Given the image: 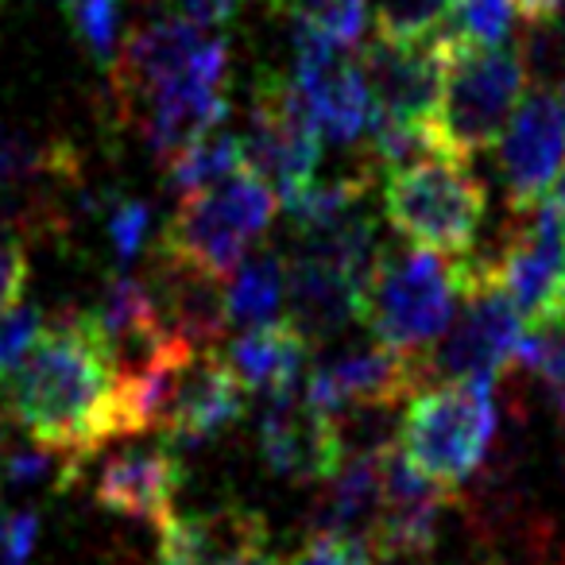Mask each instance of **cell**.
Wrapping results in <instances>:
<instances>
[{"instance_id": "1", "label": "cell", "mask_w": 565, "mask_h": 565, "mask_svg": "<svg viewBox=\"0 0 565 565\" xmlns=\"http://www.w3.org/2000/svg\"><path fill=\"white\" fill-rule=\"evenodd\" d=\"M120 356L89 315L43 326L35 345L9 376L17 426L47 454L82 465L120 441Z\"/></svg>"}, {"instance_id": "2", "label": "cell", "mask_w": 565, "mask_h": 565, "mask_svg": "<svg viewBox=\"0 0 565 565\" xmlns=\"http://www.w3.org/2000/svg\"><path fill=\"white\" fill-rule=\"evenodd\" d=\"M446 78H441L438 113L426 128L430 151L472 159L492 151L508 120L523 105L531 86V63L515 47H469L446 43Z\"/></svg>"}, {"instance_id": "3", "label": "cell", "mask_w": 565, "mask_h": 565, "mask_svg": "<svg viewBox=\"0 0 565 565\" xmlns=\"http://www.w3.org/2000/svg\"><path fill=\"white\" fill-rule=\"evenodd\" d=\"M488 210V190L469 171V159L446 151H418L415 159L384 171L387 225L434 256H469Z\"/></svg>"}, {"instance_id": "4", "label": "cell", "mask_w": 565, "mask_h": 565, "mask_svg": "<svg viewBox=\"0 0 565 565\" xmlns=\"http://www.w3.org/2000/svg\"><path fill=\"white\" fill-rule=\"evenodd\" d=\"M275 202V190L252 167L213 186L179 194V210L159 236V259L210 279H225L248 256L252 241L267 233Z\"/></svg>"}, {"instance_id": "5", "label": "cell", "mask_w": 565, "mask_h": 565, "mask_svg": "<svg viewBox=\"0 0 565 565\" xmlns=\"http://www.w3.org/2000/svg\"><path fill=\"white\" fill-rule=\"evenodd\" d=\"M495 441L492 384L449 380L411 395L399 423V454L441 488L469 480Z\"/></svg>"}, {"instance_id": "6", "label": "cell", "mask_w": 565, "mask_h": 565, "mask_svg": "<svg viewBox=\"0 0 565 565\" xmlns=\"http://www.w3.org/2000/svg\"><path fill=\"white\" fill-rule=\"evenodd\" d=\"M457 299L461 291L449 259L426 248L380 252L356 318L380 345L423 356L454 322Z\"/></svg>"}, {"instance_id": "7", "label": "cell", "mask_w": 565, "mask_h": 565, "mask_svg": "<svg viewBox=\"0 0 565 565\" xmlns=\"http://www.w3.org/2000/svg\"><path fill=\"white\" fill-rule=\"evenodd\" d=\"M454 275L465 310L423 353L426 384H449V380L495 384V376L515 364V349L519 338H523V315L495 282H488L472 267L469 256L457 259Z\"/></svg>"}, {"instance_id": "8", "label": "cell", "mask_w": 565, "mask_h": 565, "mask_svg": "<svg viewBox=\"0 0 565 565\" xmlns=\"http://www.w3.org/2000/svg\"><path fill=\"white\" fill-rule=\"evenodd\" d=\"M228 78V43L210 28L190 24L182 17L151 20L136 28L117 47L109 63V82L117 105H132L136 97L156 94L179 82H225Z\"/></svg>"}, {"instance_id": "9", "label": "cell", "mask_w": 565, "mask_h": 565, "mask_svg": "<svg viewBox=\"0 0 565 565\" xmlns=\"http://www.w3.org/2000/svg\"><path fill=\"white\" fill-rule=\"evenodd\" d=\"M244 140V156L248 167L267 179L279 202L295 198L318 179V163H322V132H318L315 117L302 105L295 82L279 78V74H264L252 94L248 113V132Z\"/></svg>"}, {"instance_id": "10", "label": "cell", "mask_w": 565, "mask_h": 565, "mask_svg": "<svg viewBox=\"0 0 565 565\" xmlns=\"http://www.w3.org/2000/svg\"><path fill=\"white\" fill-rule=\"evenodd\" d=\"M488 282H495L523 322L565 318V228L546 202L515 213V225L488 259H472Z\"/></svg>"}, {"instance_id": "11", "label": "cell", "mask_w": 565, "mask_h": 565, "mask_svg": "<svg viewBox=\"0 0 565 565\" xmlns=\"http://www.w3.org/2000/svg\"><path fill=\"white\" fill-rule=\"evenodd\" d=\"M356 63H361L372 97L369 125H387L426 140V128L438 113L441 78H446V47L438 35L423 43H399L376 35L361 47Z\"/></svg>"}, {"instance_id": "12", "label": "cell", "mask_w": 565, "mask_h": 565, "mask_svg": "<svg viewBox=\"0 0 565 565\" xmlns=\"http://www.w3.org/2000/svg\"><path fill=\"white\" fill-rule=\"evenodd\" d=\"M565 167V113L554 89L523 97L515 117L495 140V171L511 213H531L546 202L550 186Z\"/></svg>"}, {"instance_id": "13", "label": "cell", "mask_w": 565, "mask_h": 565, "mask_svg": "<svg viewBox=\"0 0 565 565\" xmlns=\"http://www.w3.org/2000/svg\"><path fill=\"white\" fill-rule=\"evenodd\" d=\"M82 167L71 143L35 140L0 120V233L43 228L58 217V198L78 182Z\"/></svg>"}, {"instance_id": "14", "label": "cell", "mask_w": 565, "mask_h": 565, "mask_svg": "<svg viewBox=\"0 0 565 565\" xmlns=\"http://www.w3.org/2000/svg\"><path fill=\"white\" fill-rule=\"evenodd\" d=\"M426 387L423 356L392 345H364L322 361L307 380V399L330 415L345 411H395Z\"/></svg>"}, {"instance_id": "15", "label": "cell", "mask_w": 565, "mask_h": 565, "mask_svg": "<svg viewBox=\"0 0 565 565\" xmlns=\"http://www.w3.org/2000/svg\"><path fill=\"white\" fill-rule=\"evenodd\" d=\"M295 89L302 105L315 117L318 132H326L338 143H353L369 132L372 97L369 82L356 58L345 55V47H333L315 35L295 32Z\"/></svg>"}, {"instance_id": "16", "label": "cell", "mask_w": 565, "mask_h": 565, "mask_svg": "<svg viewBox=\"0 0 565 565\" xmlns=\"http://www.w3.org/2000/svg\"><path fill=\"white\" fill-rule=\"evenodd\" d=\"M259 449L271 472L299 484L330 480L345 461L338 418L310 403L307 395H279L267 399L264 423H259Z\"/></svg>"}, {"instance_id": "17", "label": "cell", "mask_w": 565, "mask_h": 565, "mask_svg": "<svg viewBox=\"0 0 565 565\" xmlns=\"http://www.w3.org/2000/svg\"><path fill=\"white\" fill-rule=\"evenodd\" d=\"M244 399H248V392L236 380L233 364L225 356L202 349L182 369L159 430L174 446H202V441H210L213 434H221L244 415Z\"/></svg>"}, {"instance_id": "18", "label": "cell", "mask_w": 565, "mask_h": 565, "mask_svg": "<svg viewBox=\"0 0 565 565\" xmlns=\"http://www.w3.org/2000/svg\"><path fill=\"white\" fill-rule=\"evenodd\" d=\"M182 488V469L171 446H132L113 454L97 472L94 495L113 515L136 523L167 526L174 519V495Z\"/></svg>"}, {"instance_id": "19", "label": "cell", "mask_w": 565, "mask_h": 565, "mask_svg": "<svg viewBox=\"0 0 565 565\" xmlns=\"http://www.w3.org/2000/svg\"><path fill=\"white\" fill-rule=\"evenodd\" d=\"M120 113L128 120H136L140 140L151 148V156L159 163H171L182 148L210 136L228 117L225 82H179V86H163L156 94L136 97Z\"/></svg>"}, {"instance_id": "20", "label": "cell", "mask_w": 565, "mask_h": 565, "mask_svg": "<svg viewBox=\"0 0 565 565\" xmlns=\"http://www.w3.org/2000/svg\"><path fill=\"white\" fill-rule=\"evenodd\" d=\"M264 554L267 523L244 508L174 515L159 526V565H256Z\"/></svg>"}, {"instance_id": "21", "label": "cell", "mask_w": 565, "mask_h": 565, "mask_svg": "<svg viewBox=\"0 0 565 565\" xmlns=\"http://www.w3.org/2000/svg\"><path fill=\"white\" fill-rule=\"evenodd\" d=\"M287 264V299H291V322L310 341L338 333L361 315L369 275L322 256V252L295 248Z\"/></svg>"}, {"instance_id": "22", "label": "cell", "mask_w": 565, "mask_h": 565, "mask_svg": "<svg viewBox=\"0 0 565 565\" xmlns=\"http://www.w3.org/2000/svg\"><path fill=\"white\" fill-rule=\"evenodd\" d=\"M225 361L233 364L244 392H259L264 399H279V395L295 392L302 384V372H307L310 361V338L291 318L287 322L275 318V322L248 326L244 333H236Z\"/></svg>"}, {"instance_id": "23", "label": "cell", "mask_w": 565, "mask_h": 565, "mask_svg": "<svg viewBox=\"0 0 565 565\" xmlns=\"http://www.w3.org/2000/svg\"><path fill=\"white\" fill-rule=\"evenodd\" d=\"M89 318H94L97 330L105 333V341L117 349L120 364L140 361V356H148L156 345H163L167 338H179V333L167 330L156 291L128 271H113V279L105 282L102 299H97Z\"/></svg>"}, {"instance_id": "24", "label": "cell", "mask_w": 565, "mask_h": 565, "mask_svg": "<svg viewBox=\"0 0 565 565\" xmlns=\"http://www.w3.org/2000/svg\"><path fill=\"white\" fill-rule=\"evenodd\" d=\"M395 446V441H392ZM361 449V454H345L330 480H326V495L315 511V531H338L364 539L376 519L380 508V488H384V461L387 449Z\"/></svg>"}, {"instance_id": "25", "label": "cell", "mask_w": 565, "mask_h": 565, "mask_svg": "<svg viewBox=\"0 0 565 565\" xmlns=\"http://www.w3.org/2000/svg\"><path fill=\"white\" fill-rule=\"evenodd\" d=\"M287 295V264L279 252H256L244 256L241 267L233 271V282L225 287V310L228 322L236 326H264L275 322Z\"/></svg>"}, {"instance_id": "26", "label": "cell", "mask_w": 565, "mask_h": 565, "mask_svg": "<svg viewBox=\"0 0 565 565\" xmlns=\"http://www.w3.org/2000/svg\"><path fill=\"white\" fill-rule=\"evenodd\" d=\"M248 167V156H244V140L233 132H221L213 128L210 136L194 140L190 148H182L179 156L167 163V179L179 194H190V190L213 186V182L228 179V174L244 171Z\"/></svg>"}, {"instance_id": "27", "label": "cell", "mask_w": 565, "mask_h": 565, "mask_svg": "<svg viewBox=\"0 0 565 565\" xmlns=\"http://www.w3.org/2000/svg\"><path fill=\"white\" fill-rule=\"evenodd\" d=\"M275 4L295 24V32L315 35L333 47L361 43L369 20V0H275Z\"/></svg>"}, {"instance_id": "28", "label": "cell", "mask_w": 565, "mask_h": 565, "mask_svg": "<svg viewBox=\"0 0 565 565\" xmlns=\"http://www.w3.org/2000/svg\"><path fill=\"white\" fill-rule=\"evenodd\" d=\"M515 17H523L519 0H454L438 40L469 43V47H495V43H503L511 35Z\"/></svg>"}, {"instance_id": "29", "label": "cell", "mask_w": 565, "mask_h": 565, "mask_svg": "<svg viewBox=\"0 0 565 565\" xmlns=\"http://www.w3.org/2000/svg\"><path fill=\"white\" fill-rule=\"evenodd\" d=\"M515 364L523 372H531L554 403L565 399V318L554 322H526L523 338L515 349Z\"/></svg>"}, {"instance_id": "30", "label": "cell", "mask_w": 565, "mask_h": 565, "mask_svg": "<svg viewBox=\"0 0 565 565\" xmlns=\"http://www.w3.org/2000/svg\"><path fill=\"white\" fill-rule=\"evenodd\" d=\"M454 0H376V35L399 43H423L441 35Z\"/></svg>"}, {"instance_id": "31", "label": "cell", "mask_w": 565, "mask_h": 565, "mask_svg": "<svg viewBox=\"0 0 565 565\" xmlns=\"http://www.w3.org/2000/svg\"><path fill=\"white\" fill-rule=\"evenodd\" d=\"M120 9H125V0H63V12L71 20L74 35L102 63H113V55H117Z\"/></svg>"}, {"instance_id": "32", "label": "cell", "mask_w": 565, "mask_h": 565, "mask_svg": "<svg viewBox=\"0 0 565 565\" xmlns=\"http://www.w3.org/2000/svg\"><path fill=\"white\" fill-rule=\"evenodd\" d=\"M40 333H43V315L35 307L17 302V307H9L0 315V380L12 376V369L24 361Z\"/></svg>"}, {"instance_id": "33", "label": "cell", "mask_w": 565, "mask_h": 565, "mask_svg": "<svg viewBox=\"0 0 565 565\" xmlns=\"http://www.w3.org/2000/svg\"><path fill=\"white\" fill-rule=\"evenodd\" d=\"M291 565H380L372 546L356 534H338V531H315L310 542L302 546V554Z\"/></svg>"}, {"instance_id": "34", "label": "cell", "mask_w": 565, "mask_h": 565, "mask_svg": "<svg viewBox=\"0 0 565 565\" xmlns=\"http://www.w3.org/2000/svg\"><path fill=\"white\" fill-rule=\"evenodd\" d=\"M148 225H151V210L143 202H136V198H117V202L109 205L105 228H109L113 252H117L120 264L140 256L143 241H148Z\"/></svg>"}, {"instance_id": "35", "label": "cell", "mask_w": 565, "mask_h": 565, "mask_svg": "<svg viewBox=\"0 0 565 565\" xmlns=\"http://www.w3.org/2000/svg\"><path fill=\"white\" fill-rule=\"evenodd\" d=\"M40 534L35 511H9L0 515V565H28V554Z\"/></svg>"}, {"instance_id": "36", "label": "cell", "mask_w": 565, "mask_h": 565, "mask_svg": "<svg viewBox=\"0 0 565 565\" xmlns=\"http://www.w3.org/2000/svg\"><path fill=\"white\" fill-rule=\"evenodd\" d=\"M28 287V252L12 233H0V315L24 299Z\"/></svg>"}, {"instance_id": "37", "label": "cell", "mask_w": 565, "mask_h": 565, "mask_svg": "<svg viewBox=\"0 0 565 565\" xmlns=\"http://www.w3.org/2000/svg\"><path fill=\"white\" fill-rule=\"evenodd\" d=\"M171 4V17H182L190 24L202 28H225L236 20L244 0H167Z\"/></svg>"}, {"instance_id": "38", "label": "cell", "mask_w": 565, "mask_h": 565, "mask_svg": "<svg viewBox=\"0 0 565 565\" xmlns=\"http://www.w3.org/2000/svg\"><path fill=\"white\" fill-rule=\"evenodd\" d=\"M565 9V0H519V12H523L526 24H546V20H554L557 12Z\"/></svg>"}, {"instance_id": "39", "label": "cell", "mask_w": 565, "mask_h": 565, "mask_svg": "<svg viewBox=\"0 0 565 565\" xmlns=\"http://www.w3.org/2000/svg\"><path fill=\"white\" fill-rule=\"evenodd\" d=\"M546 205L557 213V221H562V228H565V167H562V174H557V179H554V186H550Z\"/></svg>"}, {"instance_id": "40", "label": "cell", "mask_w": 565, "mask_h": 565, "mask_svg": "<svg viewBox=\"0 0 565 565\" xmlns=\"http://www.w3.org/2000/svg\"><path fill=\"white\" fill-rule=\"evenodd\" d=\"M256 565H291V562H282V557H275V554H264Z\"/></svg>"}, {"instance_id": "41", "label": "cell", "mask_w": 565, "mask_h": 565, "mask_svg": "<svg viewBox=\"0 0 565 565\" xmlns=\"http://www.w3.org/2000/svg\"><path fill=\"white\" fill-rule=\"evenodd\" d=\"M0 480H4V446H0Z\"/></svg>"}, {"instance_id": "42", "label": "cell", "mask_w": 565, "mask_h": 565, "mask_svg": "<svg viewBox=\"0 0 565 565\" xmlns=\"http://www.w3.org/2000/svg\"><path fill=\"white\" fill-rule=\"evenodd\" d=\"M557 102H562V113H565V86H562V94H557Z\"/></svg>"}, {"instance_id": "43", "label": "cell", "mask_w": 565, "mask_h": 565, "mask_svg": "<svg viewBox=\"0 0 565 565\" xmlns=\"http://www.w3.org/2000/svg\"><path fill=\"white\" fill-rule=\"evenodd\" d=\"M557 407H562V411H565V399H562V403H557Z\"/></svg>"}, {"instance_id": "44", "label": "cell", "mask_w": 565, "mask_h": 565, "mask_svg": "<svg viewBox=\"0 0 565 565\" xmlns=\"http://www.w3.org/2000/svg\"><path fill=\"white\" fill-rule=\"evenodd\" d=\"M562 565H565V562H562Z\"/></svg>"}]
</instances>
